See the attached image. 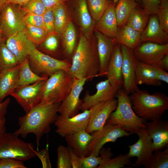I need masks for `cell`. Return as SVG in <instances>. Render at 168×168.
I'll return each instance as SVG.
<instances>
[{
	"instance_id": "obj_47",
	"label": "cell",
	"mask_w": 168,
	"mask_h": 168,
	"mask_svg": "<svg viewBox=\"0 0 168 168\" xmlns=\"http://www.w3.org/2000/svg\"><path fill=\"white\" fill-rule=\"evenodd\" d=\"M68 147L72 168H79L80 157L72 149Z\"/></svg>"
},
{
	"instance_id": "obj_34",
	"label": "cell",
	"mask_w": 168,
	"mask_h": 168,
	"mask_svg": "<svg viewBox=\"0 0 168 168\" xmlns=\"http://www.w3.org/2000/svg\"><path fill=\"white\" fill-rule=\"evenodd\" d=\"M20 64L15 56L3 41L0 44V72Z\"/></svg>"
},
{
	"instance_id": "obj_42",
	"label": "cell",
	"mask_w": 168,
	"mask_h": 168,
	"mask_svg": "<svg viewBox=\"0 0 168 168\" xmlns=\"http://www.w3.org/2000/svg\"><path fill=\"white\" fill-rule=\"evenodd\" d=\"M43 16L44 28L48 35L57 34L55 30L53 9H47Z\"/></svg>"
},
{
	"instance_id": "obj_35",
	"label": "cell",
	"mask_w": 168,
	"mask_h": 168,
	"mask_svg": "<svg viewBox=\"0 0 168 168\" xmlns=\"http://www.w3.org/2000/svg\"><path fill=\"white\" fill-rule=\"evenodd\" d=\"M56 34H62L69 21L66 8L61 4L53 9Z\"/></svg>"
},
{
	"instance_id": "obj_10",
	"label": "cell",
	"mask_w": 168,
	"mask_h": 168,
	"mask_svg": "<svg viewBox=\"0 0 168 168\" xmlns=\"http://www.w3.org/2000/svg\"><path fill=\"white\" fill-rule=\"evenodd\" d=\"M46 80L38 81L27 85L19 86L10 95L27 113L40 102L41 90Z\"/></svg>"
},
{
	"instance_id": "obj_1",
	"label": "cell",
	"mask_w": 168,
	"mask_h": 168,
	"mask_svg": "<svg viewBox=\"0 0 168 168\" xmlns=\"http://www.w3.org/2000/svg\"><path fill=\"white\" fill-rule=\"evenodd\" d=\"M60 103L40 102L18 118L19 128L14 133L23 138H26L29 134H34L39 151L42 137L49 133L51 125L55 123L58 117V110Z\"/></svg>"
},
{
	"instance_id": "obj_48",
	"label": "cell",
	"mask_w": 168,
	"mask_h": 168,
	"mask_svg": "<svg viewBox=\"0 0 168 168\" xmlns=\"http://www.w3.org/2000/svg\"><path fill=\"white\" fill-rule=\"evenodd\" d=\"M47 9H53L62 4L64 0H41Z\"/></svg>"
},
{
	"instance_id": "obj_27",
	"label": "cell",
	"mask_w": 168,
	"mask_h": 168,
	"mask_svg": "<svg viewBox=\"0 0 168 168\" xmlns=\"http://www.w3.org/2000/svg\"><path fill=\"white\" fill-rule=\"evenodd\" d=\"M135 82L137 86L144 84L160 86L162 85L161 82L156 77L152 65L139 61L135 72Z\"/></svg>"
},
{
	"instance_id": "obj_25",
	"label": "cell",
	"mask_w": 168,
	"mask_h": 168,
	"mask_svg": "<svg viewBox=\"0 0 168 168\" xmlns=\"http://www.w3.org/2000/svg\"><path fill=\"white\" fill-rule=\"evenodd\" d=\"M64 138L68 147L72 149L79 157L89 155L88 147L92 138L91 133L83 130L68 135Z\"/></svg>"
},
{
	"instance_id": "obj_20",
	"label": "cell",
	"mask_w": 168,
	"mask_h": 168,
	"mask_svg": "<svg viewBox=\"0 0 168 168\" xmlns=\"http://www.w3.org/2000/svg\"><path fill=\"white\" fill-rule=\"evenodd\" d=\"M95 35L100 62L98 77L105 76L109 61L117 42L115 38L106 36L97 30H96Z\"/></svg>"
},
{
	"instance_id": "obj_9",
	"label": "cell",
	"mask_w": 168,
	"mask_h": 168,
	"mask_svg": "<svg viewBox=\"0 0 168 168\" xmlns=\"http://www.w3.org/2000/svg\"><path fill=\"white\" fill-rule=\"evenodd\" d=\"M25 14L14 4L7 3L0 11V29L2 35L8 37L25 28Z\"/></svg>"
},
{
	"instance_id": "obj_4",
	"label": "cell",
	"mask_w": 168,
	"mask_h": 168,
	"mask_svg": "<svg viewBox=\"0 0 168 168\" xmlns=\"http://www.w3.org/2000/svg\"><path fill=\"white\" fill-rule=\"evenodd\" d=\"M116 96L118 98L117 108L111 113L106 123L119 125L124 129L133 134L145 128L144 123L147 120L134 112L128 95L124 90L119 88Z\"/></svg>"
},
{
	"instance_id": "obj_52",
	"label": "cell",
	"mask_w": 168,
	"mask_h": 168,
	"mask_svg": "<svg viewBox=\"0 0 168 168\" xmlns=\"http://www.w3.org/2000/svg\"><path fill=\"white\" fill-rule=\"evenodd\" d=\"M29 0H7V3L14 5L17 4L20 6L24 5Z\"/></svg>"
},
{
	"instance_id": "obj_50",
	"label": "cell",
	"mask_w": 168,
	"mask_h": 168,
	"mask_svg": "<svg viewBox=\"0 0 168 168\" xmlns=\"http://www.w3.org/2000/svg\"><path fill=\"white\" fill-rule=\"evenodd\" d=\"M166 71L168 70V54L166 55L156 64Z\"/></svg>"
},
{
	"instance_id": "obj_6",
	"label": "cell",
	"mask_w": 168,
	"mask_h": 168,
	"mask_svg": "<svg viewBox=\"0 0 168 168\" xmlns=\"http://www.w3.org/2000/svg\"><path fill=\"white\" fill-rule=\"evenodd\" d=\"M18 137L14 133L6 132L0 138V159L11 158L23 161L38 156L33 143Z\"/></svg>"
},
{
	"instance_id": "obj_46",
	"label": "cell",
	"mask_w": 168,
	"mask_h": 168,
	"mask_svg": "<svg viewBox=\"0 0 168 168\" xmlns=\"http://www.w3.org/2000/svg\"><path fill=\"white\" fill-rule=\"evenodd\" d=\"M157 78L161 82L168 83V73L157 64L152 65Z\"/></svg>"
},
{
	"instance_id": "obj_53",
	"label": "cell",
	"mask_w": 168,
	"mask_h": 168,
	"mask_svg": "<svg viewBox=\"0 0 168 168\" xmlns=\"http://www.w3.org/2000/svg\"><path fill=\"white\" fill-rule=\"evenodd\" d=\"M7 3V0H0V11Z\"/></svg>"
},
{
	"instance_id": "obj_2",
	"label": "cell",
	"mask_w": 168,
	"mask_h": 168,
	"mask_svg": "<svg viewBox=\"0 0 168 168\" xmlns=\"http://www.w3.org/2000/svg\"><path fill=\"white\" fill-rule=\"evenodd\" d=\"M100 70L97 43H91L82 35L72 56L69 72L76 78L91 80L98 77Z\"/></svg>"
},
{
	"instance_id": "obj_41",
	"label": "cell",
	"mask_w": 168,
	"mask_h": 168,
	"mask_svg": "<svg viewBox=\"0 0 168 168\" xmlns=\"http://www.w3.org/2000/svg\"><path fill=\"white\" fill-rule=\"evenodd\" d=\"M101 161V156L90 155L86 156L80 157L79 168H97Z\"/></svg>"
},
{
	"instance_id": "obj_55",
	"label": "cell",
	"mask_w": 168,
	"mask_h": 168,
	"mask_svg": "<svg viewBox=\"0 0 168 168\" xmlns=\"http://www.w3.org/2000/svg\"><path fill=\"white\" fill-rule=\"evenodd\" d=\"M2 34L1 33L0 29V44L3 42L2 40Z\"/></svg>"
},
{
	"instance_id": "obj_33",
	"label": "cell",
	"mask_w": 168,
	"mask_h": 168,
	"mask_svg": "<svg viewBox=\"0 0 168 168\" xmlns=\"http://www.w3.org/2000/svg\"><path fill=\"white\" fill-rule=\"evenodd\" d=\"M78 16L80 24L85 35L89 36L94 26V23L89 13L86 0H79Z\"/></svg>"
},
{
	"instance_id": "obj_28",
	"label": "cell",
	"mask_w": 168,
	"mask_h": 168,
	"mask_svg": "<svg viewBox=\"0 0 168 168\" xmlns=\"http://www.w3.org/2000/svg\"><path fill=\"white\" fill-rule=\"evenodd\" d=\"M141 33L126 24L119 28L115 39L117 43L133 50L140 43Z\"/></svg>"
},
{
	"instance_id": "obj_30",
	"label": "cell",
	"mask_w": 168,
	"mask_h": 168,
	"mask_svg": "<svg viewBox=\"0 0 168 168\" xmlns=\"http://www.w3.org/2000/svg\"><path fill=\"white\" fill-rule=\"evenodd\" d=\"M150 15L144 8L136 7L132 11L126 24L142 32L146 26Z\"/></svg>"
},
{
	"instance_id": "obj_31",
	"label": "cell",
	"mask_w": 168,
	"mask_h": 168,
	"mask_svg": "<svg viewBox=\"0 0 168 168\" xmlns=\"http://www.w3.org/2000/svg\"><path fill=\"white\" fill-rule=\"evenodd\" d=\"M35 74L31 69L28 58L20 63L19 71V86L27 85L37 81L47 79Z\"/></svg>"
},
{
	"instance_id": "obj_29",
	"label": "cell",
	"mask_w": 168,
	"mask_h": 168,
	"mask_svg": "<svg viewBox=\"0 0 168 168\" xmlns=\"http://www.w3.org/2000/svg\"><path fill=\"white\" fill-rule=\"evenodd\" d=\"M115 12L119 28L125 25L132 10L139 4L135 0H119Z\"/></svg>"
},
{
	"instance_id": "obj_40",
	"label": "cell",
	"mask_w": 168,
	"mask_h": 168,
	"mask_svg": "<svg viewBox=\"0 0 168 168\" xmlns=\"http://www.w3.org/2000/svg\"><path fill=\"white\" fill-rule=\"evenodd\" d=\"M21 9L25 14L31 12L42 15L47 10L41 0H29Z\"/></svg>"
},
{
	"instance_id": "obj_18",
	"label": "cell",
	"mask_w": 168,
	"mask_h": 168,
	"mask_svg": "<svg viewBox=\"0 0 168 168\" xmlns=\"http://www.w3.org/2000/svg\"><path fill=\"white\" fill-rule=\"evenodd\" d=\"M6 44L20 63L27 58L36 48L35 44L28 38L24 30L8 37Z\"/></svg>"
},
{
	"instance_id": "obj_54",
	"label": "cell",
	"mask_w": 168,
	"mask_h": 168,
	"mask_svg": "<svg viewBox=\"0 0 168 168\" xmlns=\"http://www.w3.org/2000/svg\"><path fill=\"white\" fill-rule=\"evenodd\" d=\"M112 0L115 4V3H117L118 2L119 0ZM135 0L139 4V5H140L142 6L141 0Z\"/></svg>"
},
{
	"instance_id": "obj_15",
	"label": "cell",
	"mask_w": 168,
	"mask_h": 168,
	"mask_svg": "<svg viewBox=\"0 0 168 168\" xmlns=\"http://www.w3.org/2000/svg\"><path fill=\"white\" fill-rule=\"evenodd\" d=\"M120 87L112 85L107 79L98 83L96 85V91L93 95L86 91L83 98L80 110H89L98 104L115 99Z\"/></svg>"
},
{
	"instance_id": "obj_39",
	"label": "cell",
	"mask_w": 168,
	"mask_h": 168,
	"mask_svg": "<svg viewBox=\"0 0 168 168\" xmlns=\"http://www.w3.org/2000/svg\"><path fill=\"white\" fill-rule=\"evenodd\" d=\"M57 168H72L68 147L60 145L57 149Z\"/></svg>"
},
{
	"instance_id": "obj_11",
	"label": "cell",
	"mask_w": 168,
	"mask_h": 168,
	"mask_svg": "<svg viewBox=\"0 0 168 168\" xmlns=\"http://www.w3.org/2000/svg\"><path fill=\"white\" fill-rule=\"evenodd\" d=\"M90 110H86L71 117L59 115L54 123L55 132L63 138L83 130H86L89 123Z\"/></svg>"
},
{
	"instance_id": "obj_38",
	"label": "cell",
	"mask_w": 168,
	"mask_h": 168,
	"mask_svg": "<svg viewBox=\"0 0 168 168\" xmlns=\"http://www.w3.org/2000/svg\"><path fill=\"white\" fill-rule=\"evenodd\" d=\"M91 14L96 21H98L110 3L107 0H88Z\"/></svg>"
},
{
	"instance_id": "obj_19",
	"label": "cell",
	"mask_w": 168,
	"mask_h": 168,
	"mask_svg": "<svg viewBox=\"0 0 168 168\" xmlns=\"http://www.w3.org/2000/svg\"><path fill=\"white\" fill-rule=\"evenodd\" d=\"M145 129L152 139L154 151L168 147V121L161 119L144 123Z\"/></svg>"
},
{
	"instance_id": "obj_36",
	"label": "cell",
	"mask_w": 168,
	"mask_h": 168,
	"mask_svg": "<svg viewBox=\"0 0 168 168\" xmlns=\"http://www.w3.org/2000/svg\"><path fill=\"white\" fill-rule=\"evenodd\" d=\"M25 22L24 30L29 39L34 44H42L48 35L44 28L34 26L26 21Z\"/></svg>"
},
{
	"instance_id": "obj_12",
	"label": "cell",
	"mask_w": 168,
	"mask_h": 168,
	"mask_svg": "<svg viewBox=\"0 0 168 168\" xmlns=\"http://www.w3.org/2000/svg\"><path fill=\"white\" fill-rule=\"evenodd\" d=\"M138 136V141L133 144L129 145V152L130 157H136V162L132 164L133 167H137L147 164L154 151L152 139L145 128L137 131L135 133Z\"/></svg>"
},
{
	"instance_id": "obj_17",
	"label": "cell",
	"mask_w": 168,
	"mask_h": 168,
	"mask_svg": "<svg viewBox=\"0 0 168 168\" xmlns=\"http://www.w3.org/2000/svg\"><path fill=\"white\" fill-rule=\"evenodd\" d=\"M117 103V99H114L98 104L91 107L90 109V117L86 131L91 133L101 128L111 113L116 109Z\"/></svg>"
},
{
	"instance_id": "obj_44",
	"label": "cell",
	"mask_w": 168,
	"mask_h": 168,
	"mask_svg": "<svg viewBox=\"0 0 168 168\" xmlns=\"http://www.w3.org/2000/svg\"><path fill=\"white\" fill-rule=\"evenodd\" d=\"M142 6L150 14L157 15L160 8V0H141Z\"/></svg>"
},
{
	"instance_id": "obj_5",
	"label": "cell",
	"mask_w": 168,
	"mask_h": 168,
	"mask_svg": "<svg viewBox=\"0 0 168 168\" xmlns=\"http://www.w3.org/2000/svg\"><path fill=\"white\" fill-rule=\"evenodd\" d=\"M76 78L69 71L56 72L45 80L41 90L40 102L61 103L69 93Z\"/></svg>"
},
{
	"instance_id": "obj_8",
	"label": "cell",
	"mask_w": 168,
	"mask_h": 168,
	"mask_svg": "<svg viewBox=\"0 0 168 168\" xmlns=\"http://www.w3.org/2000/svg\"><path fill=\"white\" fill-rule=\"evenodd\" d=\"M133 134L124 129L119 125L106 123L101 128L91 133L92 138L88 147L89 154L99 156L101 148L105 143L114 142L119 138L128 137Z\"/></svg>"
},
{
	"instance_id": "obj_37",
	"label": "cell",
	"mask_w": 168,
	"mask_h": 168,
	"mask_svg": "<svg viewBox=\"0 0 168 168\" xmlns=\"http://www.w3.org/2000/svg\"><path fill=\"white\" fill-rule=\"evenodd\" d=\"M151 155L148 162L144 165L145 168H168V147L165 150H156Z\"/></svg>"
},
{
	"instance_id": "obj_24",
	"label": "cell",
	"mask_w": 168,
	"mask_h": 168,
	"mask_svg": "<svg viewBox=\"0 0 168 168\" xmlns=\"http://www.w3.org/2000/svg\"><path fill=\"white\" fill-rule=\"evenodd\" d=\"M20 65L0 72V102L19 86Z\"/></svg>"
},
{
	"instance_id": "obj_32",
	"label": "cell",
	"mask_w": 168,
	"mask_h": 168,
	"mask_svg": "<svg viewBox=\"0 0 168 168\" xmlns=\"http://www.w3.org/2000/svg\"><path fill=\"white\" fill-rule=\"evenodd\" d=\"M62 34L64 52L68 56L72 57L75 50L76 33L72 22L69 21Z\"/></svg>"
},
{
	"instance_id": "obj_49",
	"label": "cell",
	"mask_w": 168,
	"mask_h": 168,
	"mask_svg": "<svg viewBox=\"0 0 168 168\" xmlns=\"http://www.w3.org/2000/svg\"><path fill=\"white\" fill-rule=\"evenodd\" d=\"M10 98H7L0 102V118L5 116L7 113V108L10 103Z\"/></svg>"
},
{
	"instance_id": "obj_7",
	"label": "cell",
	"mask_w": 168,
	"mask_h": 168,
	"mask_svg": "<svg viewBox=\"0 0 168 168\" xmlns=\"http://www.w3.org/2000/svg\"><path fill=\"white\" fill-rule=\"evenodd\" d=\"M30 68L37 75L49 77L60 70L69 71V62L54 58L39 50L36 47L28 57Z\"/></svg>"
},
{
	"instance_id": "obj_21",
	"label": "cell",
	"mask_w": 168,
	"mask_h": 168,
	"mask_svg": "<svg viewBox=\"0 0 168 168\" xmlns=\"http://www.w3.org/2000/svg\"><path fill=\"white\" fill-rule=\"evenodd\" d=\"M122 63L121 44L117 43L114 47L109 61L105 76L112 85L120 87L123 83L122 72Z\"/></svg>"
},
{
	"instance_id": "obj_56",
	"label": "cell",
	"mask_w": 168,
	"mask_h": 168,
	"mask_svg": "<svg viewBox=\"0 0 168 168\" xmlns=\"http://www.w3.org/2000/svg\"></svg>"
},
{
	"instance_id": "obj_45",
	"label": "cell",
	"mask_w": 168,
	"mask_h": 168,
	"mask_svg": "<svg viewBox=\"0 0 168 168\" xmlns=\"http://www.w3.org/2000/svg\"><path fill=\"white\" fill-rule=\"evenodd\" d=\"M24 20L34 26L44 27L43 16L42 15L28 12L25 14Z\"/></svg>"
},
{
	"instance_id": "obj_43",
	"label": "cell",
	"mask_w": 168,
	"mask_h": 168,
	"mask_svg": "<svg viewBox=\"0 0 168 168\" xmlns=\"http://www.w3.org/2000/svg\"><path fill=\"white\" fill-rule=\"evenodd\" d=\"M42 44L43 49L48 52L54 53L58 48V40L55 34L48 35Z\"/></svg>"
},
{
	"instance_id": "obj_23",
	"label": "cell",
	"mask_w": 168,
	"mask_h": 168,
	"mask_svg": "<svg viewBox=\"0 0 168 168\" xmlns=\"http://www.w3.org/2000/svg\"><path fill=\"white\" fill-rule=\"evenodd\" d=\"M115 3L110 2L96 25L97 30L108 37L115 38L119 27L115 12Z\"/></svg>"
},
{
	"instance_id": "obj_22",
	"label": "cell",
	"mask_w": 168,
	"mask_h": 168,
	"mask_svg": "<svg viewBox=\"0 0 168 168\" xmlns=\"http://www.w3.org/2000/svg\"><path fill=\"white\" fill-rule=\"evenodd\" d=\"M149 42L160 44H168V34L161 27L157 16L152 15L142 32L140 43Z\"/></svg>"
},
{
	"instance_id": "obj_3",
	"label": "cell",
	"mask_w": 168,
	"mask_h": 168,
	"mask_svg": "<svg viewBox=\"0 0 168 168\" xmlns=\"http://www.w3.org/2000/svg\"><path fill=\"white\" fill-rule=\"evenodd\" d=\"M128 96L134 112L147 121L161 119L168 110V97L161 92L151 94L146 90L138 89Z\"/></svg>"
},
{
	"instance_id": "obj_26",
	"label": "cell",
	"mask_w": 168,
	"mask_h": 168,
	"mask_svg": "<svg viewBox=\"0 0 168 168\" xmlns=\"http://www.w3.org/2000/svg\"><path fill=\"white\" fill-rule=\"evenodd\" d=\"M102 158L101 163L97 168H126L125 166H131V157L128 153L120 154L114 158H111L113 154L110 147L105 148L102 147L99 152Z\"/></svg>"
},
{
	"instance_id": "obj_51",
	"label": "cell",
	"mask_w": 168,
	"mask_h": 168,
	"mask_svg": "<svg viewBox=\"0 0 168 168\" xmlns=\"http://www.w3.org/2000/svg\"><path fill=\"white\" fill-rule=\"evenodd\" d=\"M6 121L5 116L0 118V138L6 132Z\"/></svg>"
},
{
	"instance_id": "obj_16",
	"label": "cell",
	"mask_w": 168,
	"mask_h": 168,
	"mask_svg": "<svg viewBox=\"0 0 168 168\" xmlns=\"http://www.w3.org/2000/svg\"><path fill=\"white\" fill-rule=\"evenodd\" d=\"M133 53L138 61L150 65L156 64L168 54V44L141 43L133 49Z\"/></svg>"
},
{
	"instance_id": "obj_13",
	"label": "cell",
	"mask_w": 168,
	"mask_h": 168,
	"mask_svg": "<svg viewBox=\"0 0 168 168\" xmlns=\"http://www.w3.org/2000/svg\"><path fill=\"white\" fill-rule=\"evenodd\" d=\"M123 55L122 72L124 89L127 95L138 89L135 82V72L138 61L135 57L133 50L121 44Z\"/></svg>"
},
{
	"instance_id": "obj_14",
	"label": "cell",
	"mask_w": 168,
	"mask_h": 168,
	"mask_svg": "<svg viewBox=\"0 0 168 168\" xmlns=\"http://www.w3.org/2000/svg\"><path fill=\"white\" fill-rule=\"evenodd\" d=\"M87 81L86 78L75 79L69 93L58 106V112L59 115L71 117L79 113L83 102L80 95Z\"/></svg>"
}]
</instances>
